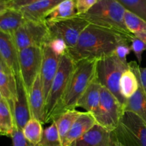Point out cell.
<instances>
[{
    "label": "cell",
    "mask_w": 146,
    "mask_h": 146,
    "mask_svg": "<svg viewBox=\"0 0 146 146\" xmlns=\"http://www.w3.org/2000/svg\"><path fill=\"white\" fill-rule=\"evenodd\" d=\"M96 124L94 115L88 112H81L76 121L74 122L68 135L63 142V146H70L77 140L86 133Z\"/></svg>",
    "instance_id": "cell-16"
},
{
    "label": "cell",
    "mask_w": 146,
    "mask_h": 146,
    "mask_svg": "<svg viewBox=\"0 0 146 146\" xmlns=\"http://www.w3.org/2000/svg\"><path fill=\"white\" fill-rule=\"evenodd\" d=\"M125 10L129 11L146 21V0H116Z\"/></svg>",
    "instance_id": "cell-29"
},
{
    "label": "cell",
    "mask_w": 146,
    "mask_h": 146,
    "mask_svg": "<svg viewBox=\"0 0 146 146\" xmlns=\"http://www.w3.org/2000/svg\"><path fill=\"white\" fill-rule=\"evenodd\" d=\"M101 88L102 86L97 81L96 77L78 100L76 107L84 108L86 112L94 115L99 106Z\"/></svg>",
    "instance_id": "cell-19"
},
{
    "label": "cell",
    "mask_w": 146,
    "mask_h": 146,
    "mask_svg": "<svg viewBox=\"0 0 146 146\" xmlns=\"http://www.w3.org/2000/svg\"><path fill=\"white\" fill-rule=\"evenodd\" d=\"M131 48L129 41L127 38H123L115 48L114 54L124 64H128L127 56L131 53Z\"/></svg>",
    "instance_id": "cell-31"
},
{
    "label": "cell",
    "mask_w": 146,
    "mask_h": 146,
    "mask_svg": "<svg viewBox=\"0 0 146 146\" xmlns=\"http://www.w3.org/2000/svg\"><path fill=\"white\" fill-rule=\"evenodd\" d=\"M46 44L49 47L51 51L58 56L62 57L63 56L68 54V48L62 38L55 36H50L49 39Z\"/></svg>",
    "instance_id": "cell-30"
},
{
    "label": "cell",
    "mask_w": 146,
    "mask_h": 146,
    "mask_svg": "<svg viewBox=\"0 0 146 146\" xmlns=\"http://www.w3.org/2000/svg\"><path fill=\"white\" fill-rule=\"evenodd\" d=\"M128 64H124L114 54L99 58L96 61V77L103 87L108 89L125 107L126 99L120 91V80Z\"/></svg>",
    "instance_id": "cell-5"
},
{
    "label": "cell",
    "mask_w": 146,
    "mask_h": 146,
    "mask_svg": "<svg viewBox=\"0 0 146 146\" xmlns=\"http://www.w3.org/2000/svg\"><path fill=\"white\" fill-rule=\"evenodd\" d=\"M112 134L125 146H146V124L131 111H124L118 128Z\"/></svg>",
    "instance_id": "cell-6"
},
{
    "label": "cell",
    "mask_w": 146,
    "mask_h": 146,
    "mask_svg": "<svg viewBox=\"0 0 146 146\" xmlns=\"http://www.w3.org/2000/svg\"><path fill=\"white\" fill-rule=\"evenodd\" d=\"M77 13L78 16H81L88 12L98 0H75Z\"/></svg>",
    "instance_id": "cell-34"
},
{
    "label": "cell",
    "mask_w": 146,
    "mask_h": 146,
    "mask_svg": "<svg viewBox=\"0 0 146 146\" xmlns=\"http://www.w3.org/2000/svg\"><path fill=\"white\" fill-rule=\"evenodd\" d=\"M17 86V98L12 105V113L15 125L22 130L31 118L29 104L28 92L24 87L20 75L16 76Z\"/></svg>",
    "instance_id": "cell-12"
},
{
    "label": "cell",
    "mask_w": 146,
    "mask_h": 146,
    "mask_svg": "<svg viewBox=\"0 0 146 146\" xmlns=\"http://www.w3.org/2000/svg\"><path fill=\"white\" fill-rule=\"evenodd\" d=\"M0 72H6V73H12L11 72L9 69L8 67L7 66V65L5 64V63L4 62V61L2 60V58L0 56Z\"/></svg>",
    "instance_id": "cell-37"
},
{
    "label": "cell",
    "mask_w": 146,
    "mask_h": 146,
    "mask_svg": "<svg viewBox=\"0 0 146 146\" xmlns=\"http://www.w3.org/2000/svg\"><path fill=\"white\" fill-rule=\"evenodd\" d=\"M42 125L40 121L31 118L22 129L24 137L34 145H38L41 141L44 131Z\"/></svg>",
    "instance_id": "cell-26"
},
{
    "label": "cell",
    "mask_w": 146,
    "mask_h": 146,
    "mask_svg": "<svg viewBox=\"0 0 146 146\" xmlns=\"http://www.w3.org/2000/svg\"><path fill=\"white\" fill-rule=\"evenodd\" d=\"M5 1H9V0H5Z\"/></svg>",
    "instance_id": "cell-42"
},
{
    "label": "cell",
    "mask_w": 146,
    "mask_h": 146,
    "mask_svg": "<svg viewBox=\"0 0 146 146\" xmlns=\"http://www.w3.org/2000/svg\"><path fill=\"white\" fill-rule=\"evenodd\" d=\"M137 64L135 61L128 63V68L124 71L120 80V91L126 100L132 97L139 88V78L136 71Z\"/></svg>",
    "instance_id": "cell-18"
},
{
    "label": "cell",
    "mask_w": 146,
    "mask_h": 146,
    "mask_svg": "<svg viewBox=\"0 0 146 146\" xmlns=\"http://www.w3.org/2000/svg\"><path fill=\"white\" fill-rule=\"evenodd\" d=\"M14 125L11 106L7 100L3 98L0 101V135L11 137Z\"/></svg>",
    "instance_id": "cell-24"
},
{
    "label": "cell",
    "mask_w": 146,
    "mask_h": 146,
    "mask_svg": "<svg viewBox=\"0 0 146 146\" xmlns=\"http://www.w3.org/2000/svg\"><path fill=\"white\" fill-rule=\"evenodd\" d=\"M26 21L19 10L8 9L0 16V32L12 35Z\"/></svg>",
    "instance_id": "cell-21"
},
{
    "label": "cell",
    "mask_w": 146,
    "mask_h": 146,
    "mask_svg": "<svg viewBox=\"0 0 146 146\" xmlns=\"http://www.w3.org/2000/svg\"><path fill=\"white\" fill-rule=\"evenodd\" d=\"M112 137H113L112 146H125V145H122V144L120 143L119 142H118V141H117L116 140L113 138V134H112Z\"/></svg>",
    "instance_id": "cell-39"
},
{
    "label": "cell",
    "mask_w": 146,
    "mask_h": 146,
    "mask_svg": "<svg viewBox=\"0 0 146 146\" xmlns=\"http://www.w3.org/2000/svg\"><path fill=\"white\" fill-rule=\"evenodd\" d=\"M78 15L75 0H63L47 14L46 23L56 22L73 18Z\"/></svg>",
    "instance_id": "cell-20"
},
{
    "label": "cell",
    "mask_w": 146,
    "mask_h": 146,
    "mask_svg": "<svg viewBox=\"0 0 146 146\" xmlns=\"http://www.w3.org/2000/svg\"><path fill=\"white\" fill-rule=\"evenodd\" d=\"M123 38H126L89 24L81 34L76 45L68 51V54L74 62L84 59L98 60L114 54Z\"/></svg>",
    "instance_id": "cell-1"
},
{
    "label": "cell",
    "mask_w": 146,
    "mask_h": 146,
    "mask_svg": "<svg viewBox=\"0 0 146 146\" xmlns=\"http://www.w3.org/2000/svg\"><path fill=\"white\" fill-rule=\"evenodd\" d=\"M63 0H42L22 7L19 11L27 21H44L48 12Z\"/></svg>",
    "instance_id": "cell-17"
},
{
    "label": "cell",
    "mask_w": 146,
    "mask_h": 146,
    "mask_svg": "<svg viewBox=\"0 0 146 146\" xmlns=\"http://www.w3.org/2000/svg\"><path fill=\"white\" fill-rule=\"evenodd\" d=\"M137 73H138L140 84L146 94V67L145 68H141L139 65H138Z\"/></svg>",
    "instance_id": "cell-36"
},
{
    "label": "cell",
    "mask_w": 146,
    "mask_h": 146,
    "mask_svg": "<svg viewBox=\"0 0 146 146\" xmlns=\"http://www.w3.org/2000/svg\"><path fill=\"white\" fill-rule=\"evenodd\" d=\"M70 146H76V143H73L72 145H71Z\"/></svg>",
    "instance_id": "cell-41"
},
{
    "label": "cell",
    "mask_w": 146,
    "mask_h": 146,
    "mask_svg": "<svg viewBox=\"0 0 146 146\" xmlns=\"http://www.w3.org/2000/svg\"><path fill=\"white\" fill-rule=\"evenodd\" d=\"M130 44H131V51L134 53L137 60H138V62L141 64L142 61L143 54L144 51H146L145 43L138 38V37L133 35L130 39Z\"/></svg>",
    "instance_id": "cell-32"
},
{
    "label": "cell",
    "mask_w": 146,
    "mask_h": 146,
    "mask_svg": "<svg viewBox=\"0 0 146 146\" xmlns=\"http://www.w3.org/2000/svg\"><path fill=\"white\" fill-rule=\"evenodd\" d=\"M3 98H3L2 95H1V92H0V101H1V99H3Z\"/></svg>",
    "instance_id": "cell-40"
},
{
    "label": "cell",
    "mask_w": 146,
    "mask_h": 146,
    "mask_svg": "<svg viewBox=\"0 0 146 146\" xmlns=\"http://www.w3.org/2000/svg\"><path fill=\"white\" fill-rule=\"evenodd\" d=\"M61 57L51 51L49 47L44 44L42 46V63H41L40 78L44 90L46 102L48 98L51 84L56 76L59 66Z\"/></svg>",
    "instance_id": "cell-11"
},
{
    "label": "cell",
    "mask_w": 146,
    "mask_h": 146,
    "mask_svg": "<svg viewBox=\"0 0 146 146\" xmlns=\"http://www.w3.org/2000/svg\"><path fill=\"white\" fill-rule=\"evenodd\" d=\"M75 64L76 62L68 54L61 57L58 69L51 84L46 102L44 123L53 122L59 115L61 104L68 88Z\"/></svg>",
    "instance_id": "cell-3"
},
{
    "label": "cell",
    "mask_w": 146,
    "mask_h": 146,
    "mask_svg": "<svg viewBox=\"0 0 146 146\" xmlns=\"http://www.w3.org/2000/svg\"><path fill=\"white\" fill-rule=\"evenodd\" d=\"M41 63L42 47H28L19 52V75L28 93L40 74Z\"/></svg>",
    "instance_id": "cell-10"
},
{
    "label": "cell",
    "mask_w": 146,
    "mask_h": 146,
    "mask_svg": "<svg viewBox=\"0 0 146 146\" xmlns=\"http://www.w3.org/2000/svg\"><path fill=\"white\" fill-rule=\"evenodd\" d=\"M50 36L61 38L68 48V51L76 45L80 36L89 23L81 16L56 22L46 23Z\"/></svg>",
    "instance_id": "cell-9"
},
{
    "label": "cell",
    "mask_w": 146,
    "mask_h": 146,
    "mask_svg": "<svg viewBox=\"0 0 146 146\" xmlns=\"http://www.w3.org/2000/svg\"><path fill=\"white\" fill-rule=\"evenodd\" d=\"M11 36L19 51L28 47H42L50 38L45 21H26Z\"/></svg>",
    "instance_id": "cell-8"
},
{
    "label": "cell",
    "mask_w": 146,
    "mask_h": 146,
    "mask_svg": "<svg viewBox=\"0 0 146 146\" xmlns=\"http://www.w3.org/2000/svg\"><path fill=\"white\" fill-rule=\"evenodd\" d=\"M0 92L12 108L17 94L16 76L11 73L0 72Z\"/></svg>",
    "instance_id": "cell-23"
},
{
    "label": "cell",
    "mask_w": 146,
    "mask_h": 146,
    "mask_svg": "<svg viewBox=\"0 0 146 146\" xmlns=\"http://www.w3.org/2000/svg\"><path fill=\"white\" fill-rule=\"evenodd\" d=\"M125 9L116 0H98L84 15L89 24L109 30L129 41L133 34L127 29L124 21Z\"/></svg>",
    "instance_id": "cell-2"
},
{
    "label": "cell",
    "mask_w": 146,
    "mask_h": 146,
    "mask_svg": "<svg viewBox=\"0 0 146 146\" xmlns=\"http://www.w3.org/2000/svg\"><path fill=\"white\" fill-rule=\"evenodd\" d=\"M138 65L137 64V66ZM124 110L135 113L146 124V94L141 84L137 92L132 97L126 100Z\"/></svg>",
    "instance_id": "cell-22"
},
{
    "label": "cell",
    "mask_w": 146,
    "mask_h": 146,
    "mask_svg": "<svg viewBox=\"0 0 146 146\" xmlns=\"http://www.w3.org/2000/svg\"><path fill=\"white\" fill-rule=\"evenodd\" d=\"M11 138L12 140L13 146H39L38 145H34L30 143L24 137L22 130L18 128L16 125H14Z\"/></svg>",
    "instance_id": "cell-33"
},
{
    "label": "cell",
    "mask_w": 146,
    "mask_h": 146,
    "mask_svg": "<svg viewBox=\"0 0 146 146\" xmlns=\"http://www.w3.org/2000/svg\"><path fill=\"white\" fill-rule=\"evenodd\" d=\"M39 146H62L59 133L54 121L43 131Z\"/></svg>",
    "instance_id": "cell-28"
},
{
    "label": "cell",
    "mask_w": 146,
    "mask_h": 146,
    "mask_svg": "<svg viewBox=\"0 0 146 146\" xmlns=\"http://www.w3.org/2000/svg\"><path fill=\"white\" fill-rule=\"evenodd\" d=\"M75 143L76 146H112V132L96 123Z\"/></svg>",
    "instance_id": "cell-15"
},
{
    "label": "cell",
    "mask_w": 146,
    "mask_h": 146,
    "mask_svg": "<svg viewBox=\"0 0 146 146\" xmlns=\"http://www.w3.org/2000/svg\"><path fill=\"white\" fill-rule=\"evenodd\" d=\"M40 1L42 0H9L7 1V7L8 9L19 10L22 7Z\"/></svg>",
    "instance_id": "cell-35"
},
{
    "label": "cell",
    "mask_w": 146,
    "mask_h": 146,
    "mask_svg": "<svg viewBox=\"0 0 146 146\" xmlns=\"http://www.w3.org/2000/svg\"><path fill=\"white\" fill-rule=\"evenodd\" d=\"M28 96L31 118H36L44 124L46 100L39 74L28 93Z\"/></svg>",
    "instance_id": "cell-14"
},
{
    "label": "cell",
    "mask_w": 146,
    "mask_h": 146,
    "mask_svg": "<svg viewBox=\"0 0 146 146\" xmlns=\"http://www.w3.org/2000/svg\"><path fill=\"white\" fill-rule=\"evenodd\" d=\"M96 59H84L76 62L59 115L67 110L76 109L78 100L96 78Z\"/></svg>",
    "instance_id": "cell-4"
},
{
    "label": "cell",
    "mask_w": 146,
    "mask_h": 146,
    "mask_svg": "<svg viewBox=\"0 0 146 146\" xmlns=\"http://www.w3.org/2000/svg\"><path fill=\"white\" fill-rule=\"evenodd\" d=\"M8 9L7 1L5 0H0V16Z\"/></svg>",
    "instance_id": "cell-38"
},
{
    "label": "cell",
    "mask_w": 146,
    "mask_h": 146,
    "mask_svg": "<svg viewBox=\"0 0 146 146\" xmlns=\"http://www.w3.org/2000/svg\"><path fill=\"white\" fill-rule=\"evenodd\" d=\"M81 113V111H77L76 109L67 110L54 119V121L56 124L62 143L68 135L72 125H74V122L76 121Z\"/></svg>",
    "instance_id": "cell-25"
},
{
    "label": "cell",
    "mask_w": 146,
    "mask_h": 146,
    "mask_svg": "<svg viewBox=\"0 0 146 146\" xmlns=\"http://www.w3.org/2000/svg\"><path fill=\"white\" fill-rule=\"evenodd\" d=\"M124 111V106L115 96L102 86L99 106L94 115L96 123L113 132L118 128Z\"/></svg>",
    "instance_id": "cell-7"
},
{
    "label": "cell",
    "mask_w": 146,
    "mask_h": 146,
    "mask_svg": "<svg viewBox=\"0 0 146 146\" xmlns=\"http://www.w3.org/2000/svg\"><path fill=\"white\" fill-rule=\"evenodd\" d=\"M124 21L127 29L133 35L137 36L146 33V21L136 14L125 10Z\"/></svg>",
    "instance_id": "cell-27"
},
{
    "label": "cell",
    "mask_w": 146,
    "mask_h": 146,
    "mask_svg": "<svg viewBox=\"0 0 146 146\" xmlns=\"http://www.w3.org/2000/svg\"><path fill=\"white\" fill-rule=\"evenodd\" d=\"M19 52L12 36L0 32V56L14 76L20 74Z\"/></svg>",
    "instance_id": "cell-13"
}]
</instances>
